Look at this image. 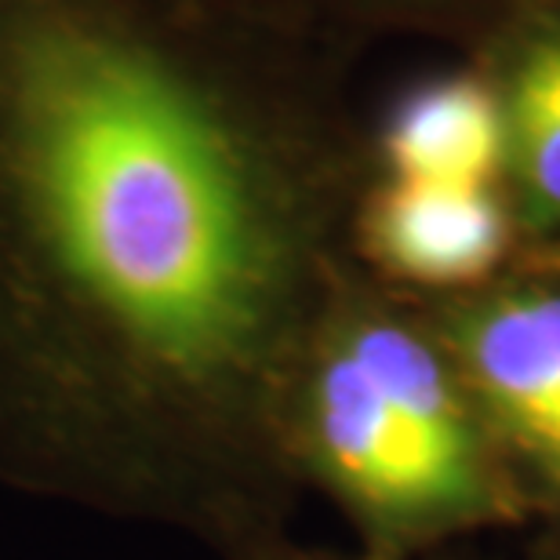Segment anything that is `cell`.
<instances>
[{"mask_svg": "<svg viewBox=\"0 0 560 560\" xmlns=\"http://www.w3.org/2000/svg\"><path fill=\"white\" fill-rule=\"evenodd\" d=\"M317 200L194 0H0V488L219 528L288 463Z\"/></svg>", "mask_w": 560, "mask_h": 560, "instance_id": "6da1fadb", "label": "cell"}, {"mask_svg": "<svg viewBox=\"0 0 560 560\" xmlns=\"http://www.w3.org/2000/svg\"><path fill=\"white\" fill-rule=\"evenodd\" d=\"M477 397L542 477L560 485V291H510L447 324Z\"/></svg>", "mask_w": 560, "mask_h": 560, "instance_id": "7a4b0ae2", "label": "cell"}, {"mask_svg": "<svg viewBox=\"0 0 560 560\" xmlns=\"http://www.w3.org/2000/svg\"><path fill=\"white\" fill-rule=\"evenodd\" d=\"M320 317L372 375L452 502L455 517L477 513L488 502L485 452L433 346L400 320L368 306L339 302Z\"/></svg>", "mask_w": 560, "mask_h": 560, "instance_id": "3957f363", "label": "cell"}, {"mask_svg": "<svg viewBox=\"0 0 560 560\" xmlns=\"http://www.w3.org/2000/svg\"><path fill=\"white\" fill-rule=\"evenodd\" d=\"M368 255L419 284H469L502 259L506 211L488 186H433L389 178L361 215Z\"/></svg>", "mask_w": 560, "mask_h": 560, "instance_id": "277c9868", "label": "cell"}, {"mask_svg": "<svg viewBox=\"0 0 560 560\" xmlns=\"http://www.w3.org/2000/svg\"><path fill=\"white\" fill-rule=\"evenodd\" d=\"M510 153L506 106L477 77H444L400 98L383 131L389 178L488 186Z\"/></svg>", "mask_w": 560, "mask_h": 560, "instance_id": "5b68a950", "label": "cell"}, {"mask_svg": "<svg viewBox=\"0 0 560 560\" xmlns=\"http://www.w3.org/2000/svg\"><path fill=\"white\" fill-rule=\"evenodd\" d=\"M502 106L524 219L560 226V22L524 44Z\"/></svg>", "mask_w": 560, "mask_h": 560, "instance_id": "8992f818", "label": "cell"}, {"mask_svg": "<svg viewBox=\"0 0 560 560\" xmlns=\"http://www.w3.org/2000/svg\"><path fill=\"white\" fill-rule=\"evenodd\" d=\"M546 259H550V266H553V270L560 273V244H557V248H553L550 255H546Z\"/></svg>", "mask_w": 560, "mask_h": 560, "instance_id": "52a82bcc", "label": "cell"}, {"mask_svg": "<svg viewBox=\"0 0 560 560\" xmlns=\"http://www.w3.org/2000/svg\"><path fill=\"white\" fill-rule=\"evenodd\" d=\"M277 560H291V557H277Z\"/></svg>", "mask_w": 560, "mask_h": 560, "instance_id": "ba28073f", "label": "cell"}]
</instances>
